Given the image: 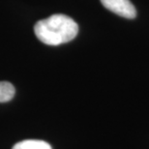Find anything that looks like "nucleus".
I'll list each match as a JSON object with an SVG mask.
<instances>
[{
	"label": "nucleus",
	"mask_w": 149,
	"mask_h": 149,
	"mask_svg": "<svg viewBox=\"0 0 149 149\" xmlns=\"http://www.w3.org/2000/svg\"><path fill=\"white\" fill-rule=\"evenodd\" d=\"M34 32L42 43L49 46H59L69 43L77 37L79 25L66 15L55 14L37 22Z\"/></svg>",
	"instance_id": "nucleus-1"
},
{
	"label": "nucleus",
	"mask_w": 149,
	"mask_h": 149,
	"mask_svg": "<svg viewBox=\"0 0 149 149\" xmlns=\"http://www.w3.org/2000/svg\"><path fill=\"white\" fill-rule=\"evenodd\" d=\"M16 89L11 82L0 81V103L11 101L15 96Z\"/></svg>",
	"instance_id": "nucleus-4"
},
{
	"label": "nucleus",
	"mask_w": 149,
	"mask_h": 149,
	"mask_svg": "<svg viewBox=\"0 0 149 149\" xmlns=\"http://www.w3.org/2000/svg\"><path fill=\"white\" fill-rule=\"evenodd\" d=\"M13 149H52V146L44 141L26 139L15 144Z\"/></svg>",
	"instance_id": "nucleus-3"
},
{
	"label": "nucleus",
	"mask_w": 149,
	"mask_h": 149,
	"mask_svg": "<svg viewBox=\"0 0 149 149\" xmlns=\"http://www.w3.org/2000/svg\"><path fill=\"white\" fill-rule=\"evenodd\" d=\"M104 7L112 13L126 19H134L136 16V10L130 0H101Z\"/></svg>",
	"instance_id": "nucleus-2"
}]
</instances>
